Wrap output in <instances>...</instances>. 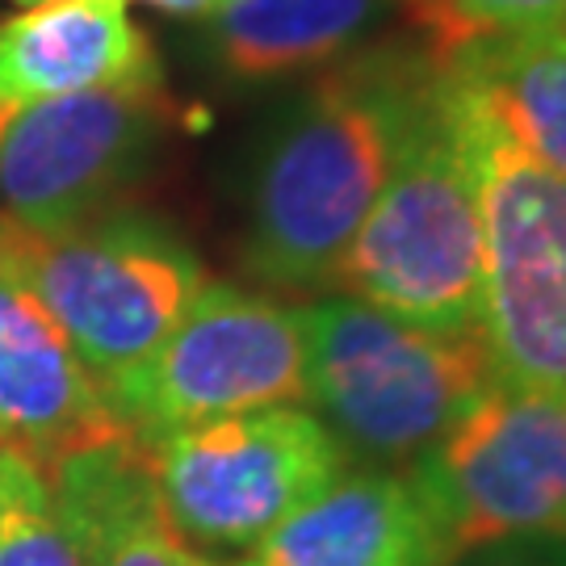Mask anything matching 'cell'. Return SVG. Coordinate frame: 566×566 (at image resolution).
Masks as SVG:
<instances>
[{
    "label": "cell",
    "mask_w": 566,
    "mask_h": 566,
    "mask_svg": "<svg viewBox=\"0 0 566 566\" xmlns=\"http://www.w3.org/2000/svg\"><path fill=\"white\" fill-rule=\"evenodd\" d=\"M441 81L432 51L369 46L324 67L269 130L248 193L243 261L264 285H336L348 243L382 193Z\"/></svg>",
    "instance_id": "obj_1"
},
{
    "label": "cell",
    "mask_w": 566,
    "mask_h": 566,
    "mask_svg": "<svg viewBox=\"0 0 566 566\" xmlns=\"http://www.w3.org/2000/svg\"><path fill=\"white\" fill-rule=\"evenodd\" d=\"M336 285L407 324L483 336V198L446 67Z\"/></svg>",
    "instance_id": "obj_2"
},
{
    "label": "cell",
    "mask_w": 566,
    "mask_h": 566,
    "mask_svg": "<svg viewBox=\"0 0 566 566\" xmlns=\"http://www.w3.org/2000/svg\"><path fill=\"white\" fill-rule=\"evenodd\" d=\"M303 327L306 407L348 462L416 465L495 382L483 336L407 324L353 294L303 306Z\"/></svg>",
    "instance_id": "obj_3"
},
{
    "label": "cell",
    "mask_w": 566,
    "mask_h": 566,
    "mask_svg": "<svg viewBox=\"0 0 566 566\" xmlns=\"http://www.w3.org/2000/svg\"><path fill=\"white\" fill-rule=\"evenodd\" d=\"M4 240L51 319L105 395L130 378L202 294L198 252L139 210H102L55 231L4 219Z\"/></svg>",
    "instance_id": "obj_4"
},
{
    "label": "cell",
    "mask_w": 566,
    "mask_h": 566,
    "mask_svg": "<svg viewBox=\"0 0 566 566\" xmlns=\"http://www.w3.org/2000/svg\"><path fill=\"white\" fill-rule=\"evenodd\" d=\"M449 88L483 198V344L495 382L566 390V177L533 160L465 84L449 76Z\"/></svg>",
    "instance_id": "obj_5"
},
{
    "label": "cell",
    "mask_w": 566,
    "mask_h": 566,
    "mask_svg": "<svg viewBox=\"0 0 566 566\" xmlns=\"http://www.w3.org/2000/svg\"><path fill=\"white\" fill-rule=\"evenodd\" d=\"M407 479L446 566L507 546L566 549V390L491 382Z\"/></svg>",
    "instance_id": "obj_6"
},
{
    "label": "cell",
    "mask_w": 566,
    "mask_h": 566,
    "mask_svg": "<svg viewBox=\"0 0 566 566\" xmlns=\"http://www.w3.org/2000/svg\"><path fill=\"white\" fill-rule=\"evenodd\" d=\"M172 533L193 549H256L348 470L311 407H261L143 441Z\"/></svg>",
    "instance_id": "obj_7"
},
{
    "label": "cell",
    "mask_w": 566,
    "mask_h": 566,
    "mask_svg": "<svg viewBox=\"0 0 566 566\" xmlns=\"http://www.w3.org/2000/svg\"><path fill=\"white\" fill-rule=\"evenodd\" d=\"M109 403L139 441L261 407H306L303 306L206 282L168 340L109 390Z\"/></svg>",
    "instance_id": "obj_8"
},
{
    "label": "cell",
    "mask_w": 566,
    "mask_h": 566,
    "mask_svg": "<svg viewBox=\"0 0 566 566\" xmlns=\"http://www.w3.org/2000/svg\"><path fill=\"white\" fill-rule=\"evenodd\" d=\"M164 81L102 84L21 109L0 130V214L55 231L122 206L168 126Z\"/></svg>",
    "instance_id": "obj_9"
},
{
    "label": "cell",
    "mask_w": 566,
    "mask_h": 566,
    "mask_svg": "<svg viewBox=\"0 0 566 566\" xmlns=\"http://www.w3.org/2000/svg\"><path fill=\"white\" fill-rule=\"evenodd\" d=\"M126 432L105 386L25 282L0 223V449L46 474L63 458Z\"/></svg>",
    "instance_id": "obj_10"
},
{
    "label": "cell",
    "mask_w": 566,
    "mask_h": 566,
    "mask_svg": "<svg viewBox=\"0 0 566 566\" xmlns=\"http://www.w3.org/2000/svg\"><path fill=\"white\" fill-rule=\"evenodd\" d=\"M156 81V51L122 0H42L0 21V130L67 93Z\"/></svg>",
    "instance_id": "obj_11"
},
{
    "label": "cell",
    "mask_w": 566,
    "mask_h": 566,
    "mask_svg": "<svg viewBox=\"0 0 566 566\" xmlns=\"http://www.w3.org/2000/svg\"><path fill=\"white\" fill-rule=\"evenodd\" d=\"M231 566H446V558L407 470L348 465Z\"/></svg>",
    "instance_id": "obj_12"
},
{
    "label": "cell",
    "mask_w": 566,
    "mask_h": 566,
    "mask_svg": "<svg viewBox=\"0 0 566 566\" xmlns=\"http://www.w3.org/2000/svg\"><path fill=\"white\" fill-rule=\"evenodd\" d=\"M81 566H206L172 533L139 437H114L46 470Z\"/></svg>",
    "instance_id": "obj_13"
},
{
    "label": "cell",
    "mask_w": 566,
    "mask_h": 566,
    "mask_svg": "<svg viewBox=\"0 0 566 566\" xmlns=\"http://www.w3.org/2000/svg\"><path fill=\"white\" fill-rule=\"evenodd\" d=\"M395 9L399 0H227L206 18V39L227 76L264 84L357 55Z\"/></svg>",
    "instance_id": "obj_14"
},
{
    "label": "cell",
    "mask_w": 566,
    "mask_h": 566,
    "mask_svg": "<svg viewBox=\"0 0 566 566\" xmlns=\"http://www.w3.org/2000/svg\"><path fill=\"white\" fill-rule=\"evenodd\" d=\"M441 63L533 160L566 177V25L504 34Z\"/></svg>",
    "instance_id": "obj_15"
},
{
    "label": "cell",
    "mask_w": 566,
    "mask_h": 566,
    "mask_svg": "<svg viewBox=\"0 0 566 566\" xmlns=\"http://www.w3.org/2000/svg\"><path fill=\"white\" fill-rule=\"evenodd\" d=\"M0 566H81L39 465L0 449Z\"/></svg>",
    "instance_id": "obj_16"
},
{
    "label": "cell",
    "mask_w": 566,
    "mask_h": 566,
    "mask_svg": "<svg viewBox=\"0 0 566 566\" xmlns=\"http://www.w3.org/2000/svg\"><path fill=\"white\" fill-rule=\"evenodd\" d=\"M399 9L411 13L437 60L504 34L566 21V0H399Z\"/></svg>",
    "instance_id": "obj_17"
},
{
    "label": "cell",
    "mask_w": 566,
    "mask_h": 566,
    "mask_svg": "<svg viewBox=\"0 0 566 566\" xmlns=\"http://www.w3.org/2000/svg\"><path fill=\"white\" fill-rule=\"evenodd\" d=\"M479 566H566V549L549 546H507V549H486L474 554Z\"/></svg>",
    "instance_id": "obj_18"
},
{
    "label": "cell",
    "mask_w": 566,
    "mask_h": 566,
    "mask_svg": "<svg viewBox=\"0 0 566 566\" xmlns=\"http://www.w3.org/2000/svg\"><path fill=\"white\" fill-rule=\"evenodd\" d=\"M126 4V0H122ZM135 4H147V9H156V13H168V18H214L219 9H223L227 0H135Z\"/></svg>",
    "instance_id": "obj_19"
},
{
    "label": "cell",
    "mask_w": 566,
    "mask_h": 566,
    "mask_svg": "<svg viewBox=\"0 0 566 566\" xmlns=\"http://www.w3.org/2000/svg\"><path fill=\"white\" fill-rule=\"evenodd\" d=\"M18 4H25V9H30V4H42V0H18Z\"/></svg>",
    "instance_id": "obj_20"
},
{
    "label": "cell",
    "mask_w": 566,
    "mask_h": 566,
    "mask_svg": "<svg viewBox=\"0 0 566 566\" xmlns=\"http://www.w3.org/2000/svg\"><path fill=\"white\" fill-rule=\"evenodd\" d=\"M206 566H210V563H206Z\"/></svg>",
    "instance_id": "obj_21"
},
{
    "label": "cell",
    "mask_w": 566,
    "mask_h": 566,
    "mask_svg": "<svg viewBox=\"0 0 566 566\" xmlns=\"http://www.w3.org/2000/svg\"><path fill=\"white\" fill-rule=\"evenodd\" d=\"M563 25H566V21H563Z\"/></svg>",
    "instance_id": "obj_22"
}]
</instances>
